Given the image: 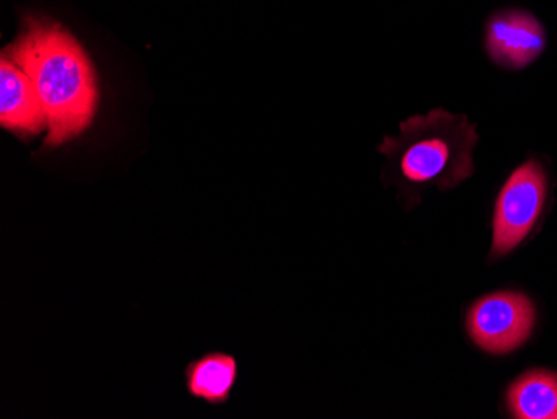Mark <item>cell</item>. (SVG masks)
Segmentation results:
<instances>
[{
  "mask_svg": "<svg viewBox=\"0 0 557 419\" xmlns=\"http://www.w3.org/2000/svg\"><path fill=\"white\" fill-rule=\"evenodd\" d=\"M2 54L36 87L47 119L46 147L79 137L92 124L99 102L96 71L81 44L55 22L27 17Z\"/></svg>",
  "mask_w": 557,
  "mask_h": 419,
  "instance_id": "cell-1",
  "label": "cell"
},
{
  "mask_svg": "<svg viewBox=\"0 0 557 419\" xmlns=\"http://www.w3.org/2000/svg\"><path fill=\"white\" fill-rule=\"evenodd\" d=\"M479 136L468 115L437 108L400 122L399 136H386L377 147L386 156L384 180L399 187L408 206L418 205L431 187L454 189L474 174Z\"/></svg>",
  "mask_w": 557,
  "mask_h": 419,
  "instance_id": "cell-2",
  "label": "cell"
},
{
  "mask_svg": "<svg viewBox=\"0 0 557 419\" xmlns=\"http://www.w3.org/2000/svg\"><path fill=\"white\" fill-rule=\"evenodd\" d=\"M549 177L543 161L529 158L500 187L493 219V258L518 248L536 226L546 206Z\"/></svg>",
  "mask_w": 557,
  "mask_h": 419,
  "instance_id": "cell-3",
  "label": "cell"
},
{
  "mask_svg": "<svg viewBox=\"0 0 557 419\" xmlns=\"http://www.w3.org/2000/svg\"><path fill=\"white\" fill-rule=\"evenodd\" d=\"M547 44L543 21L521 5H500L484 22V51L503 71H524L546 52Z\"/></svg>",
  "mask_w": 557,
  "mask_h": 419,
  "instance_id": "cell-4",
  "label": "cell"
},
{
  "mask_svg": "<svg viewBox=\"0 0 557 419\" xmlns=\"http://www.w3.org/2000/svg\"><path fill=\"white\" fill-rule=\"evenodd\" d=\"M536 311L521 293H494L475 301L468 312V331L479 348L508 355L533 333Z\"/></svg>",
  "mask_w": 557,
  "mask_h": 419,
  "instance_id": "cell-5",
  "label": "cell"
},
{
  "mask_svg": "<svg viewBox=\"0 0 557 419\" xmlns=\"http://www.w3.org/2000/svg\"><path fill=\"white\" fill-rule=\"evenodd\" d=\"M0 124L22 140L39 136L47 127L33 81L4 54L0 61Z\"/></svg>",
  "mask_w": 557,
  "mask_h": 419,
  "instance_id": "cell-6",
  "label": "cell"
},
{
  "mask_svg": "<svg viewBox=\"0 0 557 419\" xmlns=\"http://www.w3.org/2000/svg\"><path fill=\"white\" fill-rule=\"evenodd\" d=\"M237 383V361L224 353H209L186 369V387L194 398L224 405Z\"/></svg>",
  "mask_w": 557,
  "mask_h": 419,
  "instance_id": "cell-7",
  "label": "cell"
},
{
  "mask_svg": "<svg viewBox=\"0 0 557 419\" xmlns=\"http://www.w3.org/2000/svg\"><path fill=\"white\" fill-rule=\"evenodd\" d=\"M508 408L519 419H557V374L531 371L508 391Z\"/></svg>",
  "mask_w": 557,
  "mask_h": 419,
  "instance_id": "cell-8",
  "label": "cell"
}]
</instances>
